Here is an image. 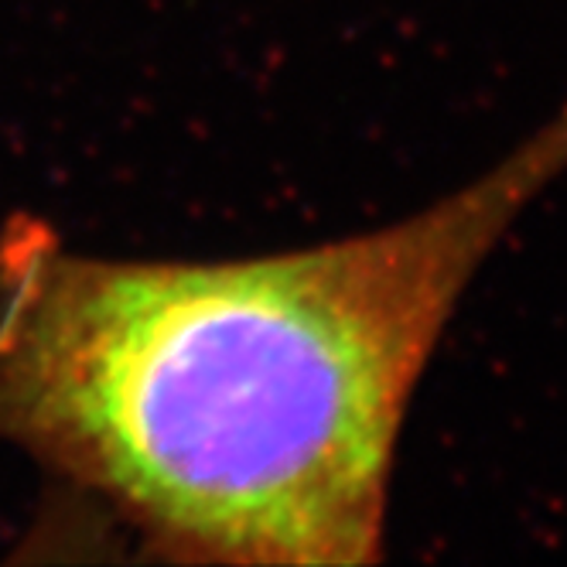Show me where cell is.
<instances>
[{
	"instance_id": "6da1fadb",
	"label": "cell",
	"mask_w": 567,
	"mask_h": 567,
	"mask_svg": "<svg viewBox=\"0 0 567 567\" xmlns=\"http://www.w3.org/2000/svg\"><path fill=\"white\" fill-rule=\"evenodd\" d=\"M567 178V100L431 206L243 260H120L0 233V444L168 554L377 564L403 417L472 280Z\"/></svg>"
}]
</instances>
